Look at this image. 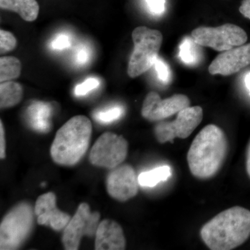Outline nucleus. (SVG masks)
Returning a JSON list of instances; mask_svg holds the SVG:
<instances>
[{"label": "nucleus", "instance_id": "nucleus-1", "mask_svg": "<svg viewBox=\"0 0 250 250\" xmlns=\"http://www.w3.org/2000/svg\"><path fill=\"white\" fill-rule=\"evenodd\" d=\"M228 151L226 135L218 126L208 125L200 131L187 154L189 169L194 177L208 179L223 166Z\"/></svg>", "mask_w": 250, "mask_h": 250}, {"label": "nucleus", "instance_id": "nucleus-2", "mask_svg": "<svg viewBox=\"0 0 250 250\" xmlns=\"http://www.w3.org/2000/svg\"><path fill=\"white\" fill-rule=\"evenodd\" d=\"M202 241L212 250H231L250 236V210L233 207L222 211L204 225Z\"/></svg>", "mask_w": 250, "mask_h": 250}, {"label": "nucleus", "instance_id": "nucleus-3", "mask_svg": "<svg viewBox=\"0 0 250 250\" xmlns=\"http://www.w3.org/2000/svg\"><path fill=\"white\" fill-rule=\"evenodd\" d=\"M92 131V123L87 117H72L57 131L51 147L52 160L59 165L75 166L89 147Z\"/></svg>", "mask_w": 250, "mask_h": 250}, {"label": "nucleus", "instance_id": "nucleus-4", "mask_svg": "<svg viewBox=\"0 0 250 250\" xmlns=\"http://www.w3.org/2000/svg\"><path fill=\"white\" fill-rule=\"evenodd\" d=\"M131 36L134 48L130 57L127 74L131 78H136L154 65L164 38L161 31L145 26L136 27Z\"/></svg>", "mask_w": 250, "mask_h": 250}, {"label": "nucleus", "instance_id": "nucleus-5", "mask_svg": "<svg viewBox=\"0 0 250 250\" xmlns=\"http://www.w3.org/2000/svg\"><path fill=\"white\" fill-rule=\"evenodd\" d=\"M34 208L27 202L18 204L0 225V250H17L29 236L34 221Z\"/></svg>", "mask_w": 250, "mask_h": 250}, {"label": "nucleus", "instance_id": "nucleus-6", "mask_svg": "<svg viewBox=\"0 0 250 250\" xmlns=\"http://www.w3.org/2000/svg\"><path fill=\"white\" fill-rule=\"evenodd\" d=\"M191 37L198 45L218 52L244 45L248 41L246 31L233 24L216 27H197L192 31Z\"/></svg>", "mask_w": 250, "mask_h": 250}, {"label": "nucleus", "instance_id": "nucleus-7", "mask_svg": "<svg viewBox=\"0 0 250 250\" xmlns=\"http://www.w3.org/2000/svg\"><path fill=\"white\" fill-rule=\"evenodd\" d=\"M202 119V107L188 106L177 113L175 121L158 123L154 127V134L160 143H172L176 138L185 139L191 135Z\"/></svg>", "mask_w": 250, "mask_h": 250}, {"label": "nucleus", "instance_id": "nucleus-8", "mask_svg": "<svg viewBox=\"0 0 250 250\" xmlns=\"http://www.w3.org/2000/svg\"><path fill=\"white\" fill-rule=\"evenodd\" d=\"M128 143L122 136L106 132L92 147L89 160L93 166L114 169L121 165L128 152Z\"/></svg>", "mask_w": 250, "mask_h": 250}, {"label": "nucleus", "instance_id": "nucleus-9", "mask_svg": "<svg viewBox=\"0 0 250 250\" xmlns=\"http://www.w3.org/2000/svg\"><path fill=\"white\" fill-rule=\"evenodd\" d=\"M100 220L99 212L90 211L89 205L87 203L81 204L76 213L64 229L62 242L65 249L78 250L82 237L95 236Z\"/></svg>", "mask_w": 250, "mask_h": 250}, {"label": "nucleus", "instance_id": "nucleus-10", "mask_svg": "<svg viewBox=\"0 0 250 250\" xmlns=\"http://www.w3.org/2000/svg\"><path fill=\"white\" fill-rule=\"evenodd\" d=\"M190 101L187 95L176 94L162 100L156 92L147 94L143 102L141 114L145 119L150 122L163 121L188 107Z\"/></svg>", "mask_w": 250, "mask_h": 250}, {"label": "nucleus", "instance_id": "nucleus-11", "mask_svg": "<svg viewBox=\"0 0 250 250\" xmlns=\"http://www.w3.org/2000/svg\"><path fill=\"white\" fill-rule=\"evenodd\" d=\"M139 179L132 166L124 164L115 167L106 179L110 196L120 202H126L139 191Z\"/></svg>", "mask_w": 250, "mask_h": 250}, {"label": "nucleus", "instance_id": "nucleus-12", "mask_svg": "<svg viewBox=\"0 0 250 250\" xmlns=\"http://www.w3.org/2000/svg\"><path fill=\"white\" fill-rule=\"evenodd\" d=\"M250 64V43L224 51L208 67L210 75L230 76Z\"/></svg>", "mask_w": 250, "mask_h": 250}, {"label": "nucleus", "instance_id": "nucleus-13", "mask_svg": "<svg viewBox=\"0 0 250 250\" xmlns=\"http://www.w3.org/2000/svg\"><path fill=\"white\" fill-rule=\"evenodd\" d=\"M34 212L39 225L50 227L55 231L65 229L71 219L67 213L57 208V197L52 192L43 194L37 199Z\"/></svg>", "mask_w": 250, "mask_h": 250}, {"label": "nucleus", "instance_id": "nucleus-14", "mask_svg": "<svg viewBox=\"0 0 250 250\" xmlns=\"http://www.w3.org/2000/svg\"><path fill=\"white\" fill-rule=\"evenodd\" d=\"M95 248L96 250H125L126 239L121 225L111 220H104L99 224Z\"/></svg>", "mask_w": 250, "mask_h": 250}, {"label": "nucleus", "instance_id": "nucleus-15", "mask_svg": "<svg viewBox=\"0 0 250 250\" xmlns=\"http://www.w3.org/2000/svg\"><path fill=\"white\" fill-rule=\"evenodd\" d=\"M0 7L16 13L27 22L36 21L40 11L36 0H0Z\"/></svg>", "mask_w": 250, "mask_h": 250}, {"label": "nucleus", "instance_id": "nucleus-16", "mask_svg": "<svg viewBox=\"0 0 250 250\" xmlns=\"http://www.w3.org/2000/svg\"><path fill=\"white\" fill-rule=\"evenodd\" d=\"M24 90L22 85L14 81L0 84V107L9 108L16 106L22 100Z\"/></svg>", "mask_w": 250, "mask_h": 250}, {"label": "nucleus", "instance_id": "nucleus-17", "mask_svg": "<svg viewBox=\"0 0 250 250\" xmlns=\"http://www.w3.org/2000/svg\"><path fill=\"white\" fill-rule=\"evenodd\" d=\"M172 176V169L169 166H163L152 170L143 172L138 177L139 183L143 187H154L158 184L167 180Z\"/></svg>", "mask_w": 250, "mask_h": 250}, {"label": "nucleus", "instance_id": "nucleus-18", "mask_svg": "<svg viewBox=\"0 0 250 250\" xmlns=\"http://www.w3.org/2000/svg\"><path fill=\"white\" fill-rule=\"evenodd\" d=\"M29 115L31 124L36 129L45 131L48 129L49 116L50 115V108L48 104L42 103H37L29 108Z\"/></svg>", "mask_w": 250, "mask_h": 250}, {"label": "nucleus", "instance_id": "nucleus-19", "mask_svg": "<svg viewBox=\"0 0 250 250\" xmlns=\"http://www.w3.org/2000/svg\"><path fill=\"white\" fill-rule=\"evenodd\" d=\"M21 62L14 57L0 58V82L14 81L21 76Z\"/></svg>", "mask_w": 250, "mask_h": 250}, {"label": "nucleus", "instance_id": "nucleus-20", "mask_svg": "<svg viewBox=\"0 0 250 250\" xmlns=\"http://www.w3.org/2000/svg\"><path fill=\"white\" fill-rule=\"evenodd\" d=\"M198 44L190 37H187L182 41L179 46V57L182 62L187 65L196 64L200 59Z\"/></svg>", "mask_w": 250, "mask_h": 250}, {"label": "nucleus", "instance_id": "nucleus-21", "mask_svg": "<svg viewBox=\"0 0 250 250\" xmlns=\"http://www.w3.org/2000/svg\"><path fill=\"white\" fill-rule=\"evenodd\" d=\"M123 113H124V109L121 106H113L107 109L97 112L94 115V117L99 123L107 124L119 119Z\"/></svg>", "mask_w": 250, "mask_h": 250}, {"label": "nucleus", "instance_id": "nucleus-22", "mask_svg": "<svg viewBox=\"0 0 250 250\" xmlns=\"http://www.w3.org/2000/svg\"><path fill=\"white\" fill-rule=\"evenodd\" d=\"M17 46V40L14 34L4 29L0 30V53H8L14 50Z\"/></svg>", "mask_w": 250, "mask_h": 250}, {"label": "nucleus", "instance_id": "nucleus-23", "mask_svg": "<svg viewBox=\"0 0 250 250\" xmlns=\"http://www.w3.org/2000/svg\"><path fill=\"white\" fill-rule=\"evenodd\" d=\"M100 81L97 78H88L75 87V94L77 96H83L100 85Z\"/></svg>", "mask_w": 250, "mask_h": 250}, {"label": "nucleus", "instance_id": "nucleus-24", "mask_svg": "<svg viewBox=\"0 0 250 250\" xmlns=\"http://www.w3.org/2000/svg\"><path fill=\"white\" fill-rule=\"evenodd\" d=\"M154 65L159 80L164 83H168L170 81L171 74L170 68L167 63L158 57Z\"/></svg>", "mask_w": 250, "mask_h": 250}, {"label": "nucleus", "instance_id": "nucleus-25", "mask_svg": "<svg viewBox=\"0 0 250 250\" xmlns=\"http://www.w3.org/2000/svg\"><path fill=\"white\" fill-rule=\"evenodd\" d=\"M146 1L152 14L161 15L165 11V0H146Z\"/></svg>", "mask_w": 250, "mask_h": 250}, {"label": "nucleus", "instance_id": "nucleus-26", "mask_svg": "<svg viewBox=\"0 0 250 250\" xmlns=\"http://www.w3.org/2000/svg\"><path fill=\"white\" fill-rule=\"evenodd\" d=\"M70 46V37L65 34H60V35L57 36L52 42V47L54 49H58V50L66 49Z\"/></svg>", "mask_w": 250, "mask_h": 250}, {"label": "nucleus", "instance_id": "nucleus-27", "mask_svg": "<svg viewBox=\"0 0 250 250\" xmlns=\"http://www.w3.org/2000/svg\"><path fill=\"white\" fill-rule=\"evenodd\" d=\"M90 59V52L86 47H81L76 54V62L80 65H84Z\"/></svg>", "mask_w": 250, "mask_h": 250}, {"label": "nucleus", "instance_id": "nucleus-28", "mask_svg": "<svg viewBox=\"0 0 250 250\" xmlns=\"http://www.w3.org/2000/svg\"><path fill=\"white\" fill-rule=\"evenodd\" d=\"M0 157L1 159L6 157V140H5L4 125L0 121Z\"/></svg>", "mask_w": 250, "mask_h": 250}, {"label": "nucleus", "instance_id": "nucleus-29", "mask_svg": "<svg viewBox=\"0 0 250 250\" xmlns=\"http://www.w3.org/2000/svg\"><path fill=\"white\" fill-rule=\"evenodd\" d=\"M240 13L244 17L250 20V0H243L239 7Z\"/></svg>", "mask_w": 250, "mask_h": 250}, {"label": "nucleus", "instance_id": "nucleus-30", "mask_svg": "<svg viewBox=\"0 0 250 250\" xmlns=\"http://www.w3.org/2000/svg\"><path fill=\"white\" fill-rule=\"evenodd\" d=\"M246 168L248 175L250 177V142L248 146V151H247Z\"/></svg>", "mask_w": 250, "mask_h": 250}, {"label": "nucleus", "instance_id": "nucleus-31", "mask_svg": "<svg viewBox=\"0 0 250 250\" xmlns=\"http://www.w3.org/2000/svg\"><path fill=\"white\" fill-rule=\"evenodd\" d=\"M245 83H246L247 88L249 90L250 95V72H248L245 77Z\"/></svg>", "mask_w": 250, "mask_h": 250}]
</instances>
